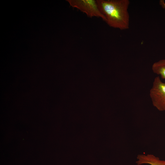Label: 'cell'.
Here are the masks:
<instances>
[{
	"instance_id": "277c9868",
	"label": "cell",
	"mask_w": 165,
	"mask_h": 165,
	"mask_svg": "<svg viewBox=\"0 0 165 165\" xmlns=\"http://www.w3.org/2000/svg\"><path fill=\"white\" fill-rule=\"evenodd\" d=\"M138 165L148 164L149 165H165V161L160 160L152 154H139L137 157Z\"/></svg>"
},
{
	"instance_id": "8992f818",
	"label": "cell",
	"mask_w": 165,
	"mask_h": 165,
	"mask_svg": "<svg viewBox=\"0 0 165 165\" xmlns=\"http://www.w3.org/2000/svg\"><path fill=\"white\" fill-rule=\"evenodd\" d=\"M160 4L163 8L165 9V3L163 0H160Z\"/></svg>"
},
{
	"instance_id": "6da1fadb",
	"label": "cell",
	"mask_w": 165,
	"mask_h": 165,
	"mask_svg": "<svg viewBox=\"0 0 165 165\" xmlns=\"http://www.w3.org/2000/svg\"><path fill=\"white\" fill-rule=\"evenodd\" d=\"M98 8L110 27L120 30L129 28V0H96Z\"/></svg>"
},
{
	"instance_id": "3957f363",
	"label": "cell",
	"mask_w": 165,
	"mask_h": 165,
	"mask_svg": "<svg viewBox=\"0 0 165 165\" xmlns=\"http://www.w3.org/2000/svg\"><path fill=\"white\" fill-rule=\"evenodd\" d=\"M67 1L72 7L78 9L89 17L100 18L105 21V18L100 12L96 0H67Z\"/></svg>"
},
{
	"instance_id": "5b68a950",
	"label": "cell",
	"mask_w": 165,
	"mask_h": 165,
	"mask_svg": "<svg viewBox=\"0 0 165 165\" xmlns=\"http://www.w3.org/2000/svg\"><path fill=\"white\" fill-rule=\"evenodd\" d=\"M152 68L154 73L159 75L162 79H165V59L154 63Z\"/></svg>"
},
{
	"instance_id": "7a4b0ae2",
	"label": "cell",
	"mask_w": 165,
	"mask_h": 165,
	"mask_svg": "<svg viewBox=\"0 0 165 165\" xmlns=\"http://www.w3.org/2000/svg\"><path fill=\"white\" fill-rule=\"evenodd\" d=\"M149 95L153 106L159 111H165V82L159 76L155 78Z\"/></svg>"
}]
</instances>
